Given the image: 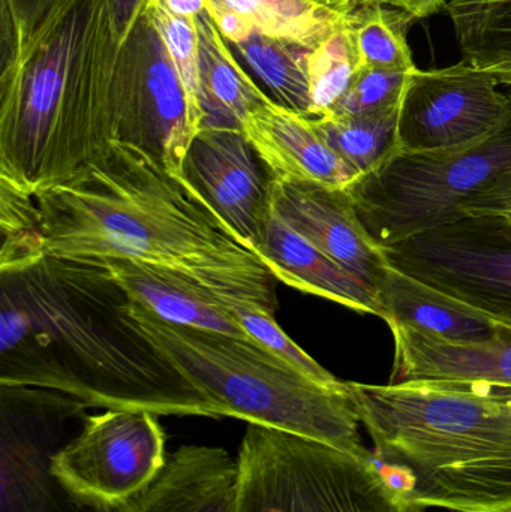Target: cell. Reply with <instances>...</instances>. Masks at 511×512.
Here are the masks:
<instances>
[{
    "mask_svg": "<svg viewBox=\"0 0 511 512\" xmlns=\"http://www.w3.org/2000/svg\"><path fill=\"white\" fill-rule=\"evenodd\" d=\"M0 384L107 411L224 417L144 333L104 259L45 254L0 271Z\"/></svg>",
    "mask_w": 511,
    "mask_h": 512,
    "instance_id": "1",
    "label": "cell"
},
{
    "mask_svg": "<svg viewBox=\"0 0 511 512\" xmlns=\"http://www.w3.org/2000/svg\"><path fill=\"white\" fill-rule=\"evenodd\" d=\"M35 201L45 254L170 268L275 315L272 271L182 174L134 144L110 141Z\"/></svg>",
    "mask_w": 511,
    "mask_h": 512,
    "instance_id": "2",
    "label": "cell"
},
{
    "mask_svg": "<svg viewBox=\"0 0 511 512\" xmlns=\"http://www.w3.org/2000/svg\"><path fill=\"white\" fill-rule=\"evenodd\" d=\"M122 39L108 0H60L0 69V182L35 197L113 141Z\"/></svg>",
    "mask_w": 511,
    "mask_h": 512,
    "instance_id": "3",
    "label": "cell"
},
{
    "mask_svg": "<svg viewBox=\"0 0 511 512\" xmlns=\"http://www.w3.org/2000/svg\"><path fill=\"white\" fill-rule=\"evenodd\" d=\"M345 390L375 460L419 508L511 512V396L458 385H371Z\"/></svg>",
    "mask_w": 511,
    "mask_h": 512,
    "instance_id": "4",
    "label": "cell"
},
{
    "mask_svg": "<svg viewBox=\"0 0 511 512\" xmlns=\"http://www.w3.org/2000/svg\"><path fill=\"white\" fill-rule=\"evenodd\" d=\"M132 316L224 417L330 445L362 460L360 420L345 390L309 378L257 343L170 324L131 298Z\"/></svg>",
    "mask_w": 511,
    "mask_h": 512,
    "instance_id": "5",
    "label": "cell"
},
{
    "mask_svg": "<svg viewBox=\"0 0 511 512\" xmlns=\"http://www.w3.org/2000/svg\"><path fill=\"white\" fill-rule=\"evenodd\" d=\"M236 512H422L377 460L248 424L239 457Z\"/></svg>",
    "mask_w": 511,
    "mask_h": 512,
    "instance_id": "6",
    "label": "cell"
},
{
    "mask_svg": "<svg viewBox=\"0 0 511 512\" xmlns=\"http://www.w3.org/2000/svg\"><path fill=\"white\" fill-rule=\"evenodd\" d=\"M510 99L511 92H506ZM511 171V110L480 143L438 153H396L350 186L354 209L380 248L462 218L468 200Z\"/></svg>",
    "mask_w": 511,
    "mask_h": 512,
    "instance_id": "7",
    "label": "cell"
},
{
    "mask_svg": "<svg viewBox=\"0 0 511 512\" xmlns=\"http://www.w3.org/2000/svg\"><path fill=\"white\" fill-rule=\"evenodd\" d=\"M89 406L59 391L0 384V512H89L54 477V457Z\"/></svg>",
    "mask_w": 511,
    "mask_h": 512,
    "instance_id": "8",
    "label": "cell"
},
{
    "mask_svg": "<svg viewBox=\"0 0 511 512\" xmlns=\"http://www.w3.org/2000/svg\"><path fill=\"white\" fill-rule=\"evenodd\" d=\"M200 116L146 12L135 21L117 57L113 87V141L152 153L171 173L183 161Z\"/></svg>",
    "mask_w": 511,
    "mask_h": 512,
    "instance_id": "9",
    "label": "cell"
},
{
    "mask_svg": "<svg viewBox=\"0 0 511 512\" xmlns=\"http://www.w3.org/2000/svg\"><path fill=\"white\" fill-rule=\"evenodd\" d=\"M384 254L396 270L511 327V225L503 219L462 216Z\"/></svg>",
    "mask_w": 511,
    "mask_h": 512,
    "instance_id": "10",
    "label": "cell"
},
{
    "mask_svg": "<svg viewBox=\"0 0 511 512\" xmlns=\"http://www.w3.org/2000/svg\"><path fill=\"white\" fill-rule=\"evenodd\" d=\"M167 462L158 415L110 409L87 417L54 457L53 474L87 508L120 511L155 483Z\"/></svg>",
    "mask_w": 511,
    "mask_h": 512,
    "instance_id": "11",
    "label": "cell"
},
{
    "mask_svg": "<svg viewBox=\"0 0 511 512\" xmlns=\"http://www.w3.org/2000/svg\"><path fill=\"white\" fill-rule=\"evenodd\" d=\"M510 99L500 84L462 59L411 74L399 107L398 153H438L480 143L503 128Z\"/></svg>",
    "mask_w": 511,
    "mask_h": 512,
    "instance_id": "12",
    "label": "cell"
},
{
    "mask_svg": "<svg viewBox=\"0 0 511 512\" xmlns=\"http://www.w3.org/2000/svg\"><path fill=\"white\" fill-rule=\"evenodd\" d=\"M182 176L219 219L260 254L272 212L273 176L242 129H201L186 152Z\"/></svg>",
    "mask_w": 511,
    "mask_h": 512,
    "instance_id": "13",
    "label": "cell"
},
{
    "mask_svg": "<svg viewBox=\"0 0 511 512\" xmlns=\"http://www.w3.org/2000/svg\"><path fill=\"white\" fill-rule=\"evenodd\" d=\"M270 203L291 228L378 295L390 264L366 233L347 188L273 179Z\"/></svg>",
    "mask_w": 511,
    "mask_h": 512,
    "instance_id": "14",
    "label": "cell"
},
{
    "mask_svg": "<svg viewBox=\"0 0 511 512\" xmlns=\"http://www.w3.org/2000/svg\"><path fill=\"white\" fill-rule=\"evenodd\" d=\"M395 358L389 384H437L511 391V327L498 322L480 342H450L389 322Z\"/></svg>",
    "mask_w": 511,
    "mask_h": 512,
    "instance_id": "15",
    "label": "cell"
},
{
    "mask_svg": "<svg viewBox=\"0 0 511 512\" xmlns=\"http://www.w3.org/2000/svg\"><path fill=\"white\" fill-rule=\"evenodd\" d=\"M242 131L279 182L350 188L359 179L315 131L311 117L269 96L246 116Z\"/></svg>",
    "mask_w": 511,
    "mask_h": 512,
    "instance_id": "16",
    "label": "cell"
},
{
    "mask_svg": "<svg viewBox=\"0 0 511 512\" xmlns=\"http://www.w3.org/2000/svg\"><path fill=\"white\" fill-rule=\"evenodd\" d=\"M104 261L129 297L162 321L255 343L231 315L228 298L200 280L129 259Z\"/></svg>",
    "mask_w": 511,
    "mask_h": 512,
    "instance_id": "17",
    "label": "cell"
},
{
    "mask_svg": "<svg viewBox=\"0 0 511 512\" xmlns=\"http://www.w3.org/2000/svg\"><path fill=\"white\" fill-rule=\"evenodd\" d=\"M239 465L224 448L185 445L122 512H236Z\"/></svg>",
    "mask_w": 511,
    "mask_h": 512,
    "instance_id": "18",
    "label": "cell"
},
{
    "mask_svg": "<svg viewBox=\"0 0 511 512\" xmlns=\"http://www.w3.org/2000/svg\"><path fill=\"white\" fill-rule=\"evenodd\" d=\"M258 256L279 282L383 319L377 292L312 245L273 209Z\"/></svg>",
    "mask_w": 511,
    "mask_h": 512,
    "instance_id": "19",
    "label": "cell"
},
{
    "mask_svg": "<svg viewBox=\"0 0 511 512\" xmlns=\"http://www.w3.org/2000/svg\"><path fill=\"white\" fill-rule=\"evenodd\" d=\"M378 298L386 324L398 322L450 342L489 339L498 324L479 310L396 270L392 265L378 289Z\"/></svg>",
    "mask_w": 511,
    "mask_h": 512,
    "instance_id": "20",
    "label": "cell"
},
{
    "mask_svg": "<svg viewBox=\"0 0 511 512\" xmlns=\"http://www.w3.org/2000/svg\"><path fill=\"white\" fill-rule=\"evenodd\" d=\"M200 38L203 128L242 129L267 95L246 74L207 11L195 18Z\"/></svg>",
    "mask_w": 511,
    "mask_h": 512,
    "instance_id": "21",
    "label": "cell"
},
{
    "mask_svg": "<svg viewBox=\"0 0 511 512\" xmlns=\"http://www.w3.org/2000/svg\"><path fill=\"white\" fill-rule=\"evenodd\" d=\"M464 60L511 92V0H449Z\"/></svg>",
    "mask_w": 511,
    "mask_h": 512,
    "instance_id": "22",
    "label": "cell"
},
{
    "mask_svg": "<svg viewBox=\"0 0 511 512\" xmlns=\"http://www.w3.org/2000/svg\"><path fill=\"white\" fill-rule=\"evenodd\" d=\"M242 15L254 32L314 50L342 23L350 5L323 0H216Z\"/></svg>",
    "mask_w": 511,
    "mask_h": 512,
    "instance_id": "23",
    "label": "cell"
},
{
    "mask_svg": "<svg viewBox=\"0 0 511 512\" xmlns=\"http://www.w3.org/2000/svg\"><path fill=\"white\" fill-rule=\"evenodd\" d=\"M399 108L360 117H311L312 125L330 149L347 162L359 179L398 153Z\"/></svg>",
    "mask_w": 511,
    "mask_h": 512,
    "instance_id": "24",
    "label": "cell"
},
{
    "mask_svg": "<svg viewBox=\"0 0 511 512\" xmlns=\"http://www.w3.org/2000/svg\"><path fill=\"white\" fill-rule=\"evenodd\" d=\"M234 47L270 90L273 101L288 110L312 116L308 77L311 50L257 32Z\"/></svg>",
    "mask_w": 511,
    "mask_h": 512,
    "instance_id": "25",
    "label": "cell"
},
{
    "mask_svg": "<svg viewBox=\"0 0 511 512\" xmlns=\"http://www.w3.org/2000/svg\"><path fill=\"white\" fill-rule=\"evenodd\" d=\"M413 23L411 15L392 6L371 3L350 8L348 26L360 68L416 71L407 36Z\"/></svg>",
    "mask_w": 511,
    "mask_h": 512,
    "instance_id": "26",
    "label": "cell"
},
{
    "mask_svg": "<svg viewBox=\"0 0 511 512\" xmlns=\"http://www.w3.org/2000/svg\"><path fill=\"white\" fill-rule=\"evenodd\" d=\"M353 8V6H351ZM350 11V9H348ZM348 11L344 23L308 54L309 89L312 116H326L347 93L359 71V57L353 33L348 26Z\"/></svg>",
    "mask_w": 511,
    "mask_h": 512,
    "instance_id": "27",
    "label": "cell"
},
{
    "mask_svg": "<svg viewBox=\"0 0 511 512\" xmlns=\"http://www.w3.org/2000/svg\"><path fill=\"white\" fill-rule=\"evenodd\" d=\"M0 271L15 270L45 255L35 197L0 182Z\"/></svg>",
    "mask_w": 511,
    "mask_h": 512,
    "instance_id": "28",
    "label": "cell"
},
{
    "mask_svg": "<svg viewBox=\"0 0 511 512\" xmlns=\"http://www.w3.org/2000/svg\"><path fill=\"white\" fill-rule=\"evenodd\" d=\"M228 309L236 319L237 324L243 328L246 334L255 343L267 351L278 355L309 378L321 382V384L338 387L342 384L329 370L324 369L311 355L306 354L300 346H297L287 334L284 333L273 313L266 312L261 307L242 301L228 300Z\"/></svg>",
    "mask_w": 511,
    "mask_h": 512,
    "instance_id": "29",
    "label": "cell"
},
{
    "mask_svg": "<svg viewBox=\"0 0 511 512\" xmlns=\"http://www.w3.org/2000/svg\"><path fill=\"white\" fill-rule=\"evenodd\" d=\"M147 17L158 30L177 72L191 99L192 107L203 122L200 86V38L197 23L192 18L179 17L168 11L162 3L147 5Z\"/></svg>",
    "mask_w": 511,
    "mask_h": 512,
    "instance_id": "30",
    "label": "cell"
},
{
    "mask_svg": "<svg viewBox=\"0 0 511 512\" xmlns=\"http://www.w3.org/2000/svg\"><path fill=\"white\" fill-rule=\"evenodd\" d=\"M413 72L360 68L350 89L326 116L360 117L396 110Z\"/></svg>",
    "mask_w": 511,
    "mask_h": 512,
    "instance_id": "31",
    "label": "cell"
},
{
    "mask_svg": "<svg viewBox=\"0 0 511 512\" xmlns=\"http://www.w3.org/2000/svg\"><path fill=\"white\" fill-rule=\"evenodd\" d=\"M60 0H0L2 66L12 65Z\"/></svg>",
    "mask_w": 511,
    "mask_h": 512,
    "instance_id": "32",
    "label": "cell"
},
{
    "mask_svg": "<svg viewBox=\"0 0 511 512\" xmlns=\"http://www.w3.org/2000/svg\"><path fill=\"white\" fill-rule=\"evenodd\" d=\"M462 216H489L511 225V171L462 206Z\"/></svg>",
    "mask_w": 511,
    "mask_h": 512,
    "instance_id": "33",
    "label": "cell"
},
{
    "mask_svg": "<svg viewBox=\"0 0 511 512\" xmlns=\"http://www.w3.org/2000/svg\"><path fill=\"white\" fill-rule=\"evenodd\" d=\"M206 11L221 35L224 36L225 41L231 42L233 45H239L240 42L246 41L255 33L242 15L216 0H207Z\"/></svg>",
    "mask_w": 511,
    "mask_h": 512,
    "instance_id": "34",
    "label": "cell"
},
{
    "mask_svg": "<svg viewBox=\"0 0 511 512\" xmlns=\"http://www.w3.org/2000/svg\"><path fill=\"white\" fill-rule=\"evenodd\" d=\"M108 3L113 15L114 29L123 42L134 27L135 21L143 14L147 0H108Z\"/></svg>",
    "mask_w": 511,
    "mask_h": 512,
    "instance_id": "35",
    "label": "cell"
},
{
    "mask_svg": "<svg viewBox=\"0 0 511 512\" xmlns=\"http://www.w3.org/2000/svg\"><path fill=\"white\" fill-rule=\"evenodd\" d=\"M447 2L449 0H356V6L371 5V3L392 6L407 12L414 21H417L440 12L441 9L446 8Z\"/></svg>",
    "mask_w": 511,
    "mask_h": 512,
    "instance_id": "36",
    "label": "cell"
},
{
    "mask_svg": "<svg viewBox=\"0 0 511 512\" xmlns=\"http://www.w3.org/2000/svg\"><path fill=\"white\" fill-rule=\"evenodd\" d=\"M206 2L207 0H156L155 3H162L174 15L195 20L198 15L206 11ZM155 3H150V5H155Z\"/></svg>",
    "mask_w": 511,
    "mask_h": 512,
    "instance_id": "37",
    "label": "cell"
},
{
    "mask_svg": "<svg viewBox=\"0 0 511 512\" xmlns=\"http://www.w3.org/2000/svg\"><path fill=\"white\" fill-rule=\"evenodd\" d=\"M327 3H347V5L356 6V0H323Z\"/></svg>",
    "mask_w": 511,
    "mask_h": 512,
    "instance_id": "38",
    "label": "cell"
},
{
    "mask_svg": "<svg viewBox=\"0 0 511 512\" xmlns=\"http://www.w3.org/2000/svg\"><path fill=\"white\" fill-rule=\"evenodd\" d=\"M89 512H122V511L90 510Z\"/></svg>",
    "mask_w": 511,
    "mask_h": 512,
    "instance_id": "39",
    "label": "cell"
},
{
    "mask_svg": "<svg viewBox=\"0 0 511 512\" xmlns=\"http://www.w3.org/2000/svg\"><path fill=\"white\" fill-rule=\"evenodd\" d=\"M155 2H156V0H147L146 5H150V3H155Z\"/></svg>",
    "mask_w": 511,
    "mask_h": 512,
    "instance_id": "40",
    "label": "cell"
},
{
    "mask_svg": "<svg viewBox=\"0 0 511 512\" xmlns=\"http://www.w3.org/2000/svg\"><path fill=\"white\" fill-rule=\"evenodd\" d=\"M506 393H509V394H510V396H511V391H506Z\"/></svg>",
    "mask_w": 511,
    "mask_h": 512,
    "instance_id": "41",
    "label": "cell"
}]
</instances>
